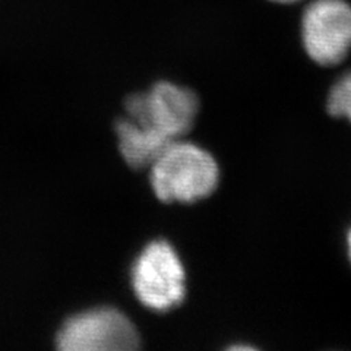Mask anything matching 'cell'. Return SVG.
I'll return each instance as SVG.
<instances>
[{
	"label": "cell",
	"instance_id": "1",
	"mask_svg": "<svg viewBox=\"0 0 351 351\" xmlns=\"http://www.w3.org/2000/svg\"><path fill=\"white\" fill-rule=\"evenodd\" d=\"M149 169L154 193L162 202L202 201L219 183V167L213 154L183 139L170 142Z\"/></svg>",
	"mask_w": 351,
	"mask_h": 351
},
{
	"label": "cell",
	"instance_id": "8",
	"mask_svg": "<svg viewBox=\"0 0 351 351\" xmlns=\"http://www.w3.org/2000/svg\"><path fill=\"white\" fill-rule=\"evenodd\" d=\"M269 2L280 3V5H291V3H295V2H300V0H269Z\"/></svg>",
	"mask_w": 351,
	"mask_h": 351
},
{
	"label": "cell",
	"instance_id": "3",
	"mask_svg": "<svg viewBox=\"0 0 351 351\" xmlns=\"http://www.w3.org/2000/svg\"><path fill=\"white\" fill-rule=\"evenodd\" d=\"M126 112L129 119L169 141H176L193 128L199 113V98L186 86L158 82L147 93L130 95Z\"/></svg>",
	"mask_w": 351,
	"mask_h": 351
},
{
	"label": "cell",
	"instance_id": "5",
	"mask_svg": "<svg viewBox=\"0 0 351 351\" xmlns=\"http://www.w3.org/2000/svg\"><path fill=\"white\" fill-rule=\"evenodd\" d=\"M138 347L139 334L135 325L112 307L71 317L58 335V348L63 351H128Z\"/></svg>",
	"mask_w": 351,
	"mask_h": 351
},
{
	"label": "cell",
	"instance_id": "9",
	"mask_svg": "<svg viewBox=\"0 0 351 351\" xmlns=\"http://www.w3.org/2000/svg\"><path fill=\"white\" fill-rule=\"evenodd\" d=\"M347 250H348V258H350V262H351V228H350V232L347 234Z\"/></svg>",
	"mask_w": 351,
	"mask_h": 351
},
{
	"label": "cell",
	"instance_id": "2",
	"mask_svg": "<svg viewBox=\"0 0 351 351\" xmlns=\"http://www.w3.org/2000/svg\"><path fill=\"white\" fill-rule=\"evenodd\" d=\"M132 287L138 300L156 312H169L186 298V271L176 249L166 240L149 243L132 268Z\"/></svg>",
	"mask_w": 351,
	"mask_h": 351
},
{
	"label": "cell",
	"instance_id": "6",
	"mask_svg": "<svg viewBox=\"0 0 351 351\" xmlns=\"http://www.w3.org/2000/svg\"><path fill=\"white\" fill-rule=\"evenodd\" d=\"M116 132L120 152L129 166L136 170L151 167L162 149L173 142L129 117L120 120Z\"/></svg>",
	"mask_w": 351,
	"mask_h": 351
},
{
	"label": "cell",
	"instance_id": "4",
	"mask_svg": "<svg viewBox=\"0 0 351 351\" xmlns=\"http://www.w3.org/2000/svg\"><path fill=\"white\" fill-rule=\"evenodd\" d=\"M307 56L321 66H335L351 53V3L347 0H312L300 21Z\"/></svg>",
	"mask_w": 351,
	"mask_h": 351
},
{
	"label": "cell",
	"instance_id": "7",
	"mask_svg": "<svg viewBox=\"0 0 351 351\" xmlns=\"http://www.w3.org/2000/svg\"><path fill=\"white\" fill-rule=\"evenodd\" d=\"M326 108L331 116L346 119L351 123V72L341 76L331 88Z\"/></svg>",
	"mask_w": 351,
	"mask_h": 351
}]
</instances>
